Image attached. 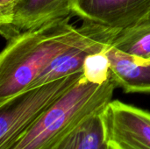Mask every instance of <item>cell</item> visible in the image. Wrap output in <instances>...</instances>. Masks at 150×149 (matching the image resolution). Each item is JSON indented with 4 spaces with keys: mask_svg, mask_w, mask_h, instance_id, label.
Returning a JSON list of instances; mask_svg holds the SVG:
<instances>
[{
    "mask_svg": "<svg viewBox=\"0 0 150 149\" xmlns=\"http://www.w3.org/2000/svg\"><path fill=\"white\" fill-rule=\"evenodd\" d=\"M69 20L24 32L8 40L0 54V105L29 89L58 54L85 34L88 23L76 27Z\"/></svg>",
    "mask_w": 150,
    "mask_h": 149,
    "instance_id": "1",
    "label": "cell"
},
{
    "mask_svg": "<svg viewBox=\"0 0 150 149\" xmlns=\"http://www.w3.org/2000/svg\"><path fill=\"white\" fill-rule=\"evenodd\" d=\"M115 84H102L84 76L64 93L20 138L11 149H53L91 115L112 101Z\"/></svg>",
    "mask_w": 150,
    "mask_h": 149,
    "instance_id": "2",
    "label": "cell"
},
{
    "mask_svg": "<svg viewBox=\"0 0 150 149\" xmlns=\"http://www.w3.org/2000/svg\"><path fill=\"white\" fill-rule=\"evenodd\" d=\"M83 76L76 73L27 89L0 105V149H11L28 129Z\"/></svg>",
    "mask_w": 150,
    "mask_h": 149,
    "instance_id": "3",
    "label": "cell"
},
{
    "mask_svg": "<svg viewBox=\"0 0 150 149\" xmlns=\"http://www.w3.org/2000/svg\"><path fill=\"white\" fill-rule=\"evenodd\" d=\"M72 11L83 22L121 32L150 18V0H73Z\"/></svg>",
    "mask_w": 150,
    "mask_h": 149,
    "instance_id": "4",
    "label": "cell"
},
{
    "mask_svg": "<svg viewBox=\"0 0 150 149\" xmlns=\"http://www.w3.org/2000/svg\"><path fill=\"white\" fill-rule=\"evenodd\" d=\"M103 116L110 146L115 149H150L149 112L112 100Z\"/></svg>",
    "mask_w": 150,
    "mask_h": 149,
    "instance_id": "5",
    "label": "cell"
},
{
    "mask_svg": "<svg viewBox=\"0 0 150 149\" xmlns=\"http://www.w3.org/2000/svg\"><path fill=\"white\" fill-rule=\"evenodd\" d=\"M88 25L85 34L74 45L58 54L45 68L30 88L83 72L88 56L106 50L119 33L94 24L88 23Z\"/></svg>",
    "mask_w": 150,
    "mask_h": 149,
    "instance_id": "6",
    "label": "cell"
},
{
    "mask_svg": "<svg viewBox=\"0 0 150 149\" xmlns=\"http://www.w3.org/2000/svg\"><path fill=\"white\" fill-rule=\"evenodd\" d=\"M72 3L73 0H19L11 23L0 32L10 40L24 32L70 18L73 14Z\"/></svg>",
    "mask_w": 150,
    "mask_h": 149,
    "instance_id": "7",
    "label": "cell"
},
{
    "mask_svg": "<svg viewBox=\"0 0 150 149\" xmlns=\"http://www.w3.org/2000/svg\"><path fill=\"white\" fill-rule=\"evenodd\" d=\"M111 79L127 93H150V60L125 54L112 46L106 50Z\"/></svg>",
    "mask_w": 150,
    "mask_h": 149,
    "instance_id": "8",
    "label": "cell"
},
{
    "mask_svg": "<svg viewBox=\"0 0 150 149\" xmlns=\"http://www.w3.org/2000/svg\"><path fill=\"white\" fill-rule=\"evenodd\" d=\"M104 110L85 119L53 149H111L106 136Z\"/></svg>",
    "mask_w": 150,
    "mask_h": 149,
    "instance_id": "9",
    "label": "cell"
},
{
    "mask_svg": "<svg viewBox=\"0 0 150 149\" xmlns=\"http://www.w3.org/2000/svg\"><path fill=\"white\" fill-rule=\"evenodd\" d=\"M111 46L125 54L150 60V18L119 32Z\"/></svg>",
    "mask_w": 150,
    "mask_h": 149,
    "instance_id": "10",
    "label": "cell"
},
{
    "mask_svg": "<svg viewBox=\"0 0 150 149\" xmlns=\"http://www.w3.org/2000/svg\"><path fill=\"white\" fill-rule=\"evenodd\" d=\"M106 50L92 54L85 60L83 73L88 81L102 84L111 79L110 62Z\"/></svg>",
    "mask_w": 150,
    "mask_h": 149,
    "instance_id": "11",
    "label": "cell"
},
{
    "mask_svg": "<svg viewBox=\"0 0 150 149\" xmlns=\"http://www.w3.org/2000/svg\"><path fill=\"white\" fill-rule=\"evenodd\" d=\"M19 0H0V30L9 25L15 6Z\"/></svg>",
    "mask_w": 150,
    "mask_h": 149,
    "instance_id": "12",
    "label": "cell"
},
{
    "mask_svg": "<svg viewBox=\"0 0 150 149\" xmlns=\"http://www.w3.org/2000/svg\"><path fill=\"white\" fill-rule=\"evenodd\" d=\"M110 148H111V149H115V148H112V146H110Z\"/></svg>",
    "mask_w": 150,
    "mask_h": 149,
    "instance_id": "13",
    "label": "cell"
}]
</instances>
